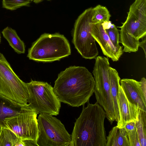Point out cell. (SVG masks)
I'll return each mask as SVG.
<instances>
[{
  "label": "cell",
  "instance_id": "6da1fadb",
  "mask_svg": "<svg viewBox=\"0 0 146 146\" xmlns=\"http://www.w3.org/2000/svg\"><path fill=\"white\" fill-rule=\"evenodd\" d=\"M95 86L94 77L87 68L71 66L58 74L53 88L61 102L78 107L89 101Z\"/></svg>",
  "mask_w": 146,
  "mask_h": 146
},
{
  "label": "cell",
  "instance_id": "7a4b0ae2",
  "mask_svg": "<svg viewBox=\"0 0 146 146\" xmlns=\"http://www.w3.org/2000/svg\"><path fill=\"white\" fill-rule=\"evenodd\" d=\"M87 103L74 123L70 146H106V112L97 102Z\"/></svg>",
  "mask_w": 146,
  "mask_h": 146
},
{
  "label": "cell",
  "instance_id": "3957f363",
  "mask_svg": "<svg viewBox=\"0 0 146 146\" xmlns=\"http://www.w3.org/2000/svg\"><path fill=\"white\" fill-rule=\"evenodd\" d=\"M123 51L136 52L139 40L146 35V0H135L130 6L126 20L119 27Z\"/></svg>",
  "mask_w": 146,
  "mask_h": 146
},
{
  "label": "cell",
  "instance_id": "277c9868",
  "mask_svg": "<svg viewBox=\"0 0 146 146\" xmlns=\"http://www.w3.org/2000/svg\"><path fill=\"white\" fill-rule=\"evenodd\" d=\"M70 54L69 43L64 35L45 33L33 44L27 57L35 61L47 62L59 60Z\"/></svg>",
  "mask_w": 146,
  "mask_h": 146
},
{
  "label": "cell",
  "instance_id": "5b68a950",
  "mask_svg": "<svg viewBox=\"0 0 146 146\" xmlns=\"http://www.w3.org/2000/svg\"><path fill=\"white\" fill-rule=\"evenodd\" d=\"M93 8L85 10L76 20L73 30L72 42L82 57L92 59L99 54L96 40L91 35L93 25Z\"/></svg>",
  "mask_w": 146,
  "mask_h": 146
},
{
  "label": "cell",
  "instance_id": "8992f818",
  "mask_svg": "<svg viewBox=\"0 0 146 146\" xmlns=\"http://www.w3.org/2000/svg\"><path fill=\"white\" fill-rule=\"evenodd\" d=\"M38 146H70L71 135L60 121L51 115L40 113L37 119Z\"/></svg>",
  "mask_w": 146,
  "mask_h": 146
},
{
  "label": "cell",
  "instance_id": "52a82bcc",
  "mask_svg": "<svg viewBox=\"0 0 146 146\" xmlns=\"http://www.w3.org/2000/svg\"><path fill=\"white\" fill-rule=\"evenodd\" d=\"M0 96L22 105L27 104V83L15 73L4 55L0 52Z\"/></svg>",
  "mask_w": 146,
  "mask_h": 146
},
{
  "label": "cell",
  "instance_id": "ba28073f",
  "mask_svg": "<svg viewBox=\"0 0 146 146\" xmlns=\"http://www.w3.org/2000/svg\"><path fill=\"white\" fill-rule=\"evenodd\" d=\"M28 90V104L39 113L52 115L59 114L61 102L53 87L47 82L31 80L26 83Z\"/></svg>",
  "mask_w": 146,
  "mask_h": 146
},
{
  "label": "cell",
  "instance_id": "9c48e42d",
  "mask_svg": "<svg viewBox=\"0 0 146 146\" xmlns=\"http://www.w3.org/2000/svg\"><path fill=\"white\" fill-rule=\"evenodd\" d=\"M38 113L27 104L22 107L17 114L5 119L2 127L13 132L19 140L36 143L38 132L37 116Z\"/></svg>",
  "mask_w": 146,
  "mask_h": 146
},
{
  "label": "cell",
  "instance_id": "30bf717a",
  "mask_svg": "<svg viewBox=\"0 0 146 146\" xmlns=\"http://www.w3.org/2000/svg\"><path fill=\"white\" fill-rule=\"evenodd\" d=\"M93 75L95 82L94 93L96 102L103 108L106 117L112 124L115 118L109 72L105 70H100L95 72Z\"/></svg>",
  "mask_w": 146,
  "mask_h": 146
},
{
  "label": "cell",
  "instance_id": "8fae6325",
  "mask_svg": "<svg viewBox=\"0 0 146 146\" xmlns=\"http://www.w3.org/2000/svg\"><path fill=\"white\" fill-rule=\"evenodd\" d=\"M120 84L127 98L137 105L139 109L146 112V80L140 81L132 79L120 80Z\"/></svg>",
  "mask_w": 146,
  "mask_h": 146
},
{
  "label": "cell",
  "instance_id": "7c38bea8",
  "mask_svg": "<svg viewBox=\"0 0 146 146\" xmlns=\"http://www.w3.org/2000/svg\"><path fill=\"white\" fill-rule=\"evenodd\" d=\"M91 35L99 44L104 55L113 61L119 60L123 53L122 47L117 48L114 46L102 23L93 25Z\"/></svg>",
  "mask_w": 146,
  "mask_h": 146
},
{
  "label": "cell",
  "instance_id": "4fadbf2b",
  "mask_svg": "<svg viewBox=\"0 0 146 146\" xmlns=\"http://www.w3.org/2000/svg\"><path fill=\"white\" fill-rule=\"evenodd\" d=\"M119 120L117 126L121 127L126 123L137 119L139 109L138 106L130 101L120 85L117 96Z\"/></svg>",
  "mask_w": 146,
  "mask_h": 146
},
{
  "label": "cell",
  "instance_id": "5bb4252c",
  "mask_svg": "<svg viewBox=\"0 0 146 146\" xmlns=\"http://www.w3.org/2000/svg\"><path fill=\"white\" fill-rule=\"evenodd\" d=\"M106 146H130L127 133L124 127H113L106 137Z\"/></svg>",
  "mask_w": 146,
  "mask_h": 146
},
{
  "label": "cell",
  "instance_id": "9a60e30c",
  "mask_svg": "<svg viewBox=\"0 0 146 146\" xmlns=\"http://www.w3.org/2000/svg\"><path fill=\"white\" fill-rule=\"evenodd\" d=\"M109 75L115 120L118 123L119 120V115L118 106L117 96L121 79L117 71L110 66L109 69Z\"/></svg>",
  "mask_w": 146,
  "mask_h": 146
},
{
  "label": "cell",
  "instance_id": "2e32d148",
  "mask_svg": "<svg viewBox=\"0 0 146 146\" xmlns=\"http://www.w3.org/2000/svg\"><path fill=\"white\" fill-rule=\"evenodd\" d=\"M23 106L0 96V125L1 127L5 119L18 113Z\"/></svg>",
  "mask_w": 146,
  "mask_h": 146
},
{
  "label": "cell",
  "instance_id": "e0dca14e",
  "mask_svg": "<svg viewBox=\"0 0 146 146\" xmlns=\"http://www.w3.org/2000/svg\"><path fill=\"white\" fill-rule=\"evenodd\" d=\"M2 33L4 37L16 52L19 54L25 53V44L14 29L7 27L3 30Z\"/></svg>",
  "mask_w": 146,
  "mask_h": 146
},
{
  "label": "cell",
  "instance_id": "ac0fdd59",
  "mask_svg": "<svg viewBox=\"0 0 146 146\" xmlns=\"http://www.w3.org/2000/svg\"><path fill=\"white\" fill-rule=\"evenodd\" d=\"M135 125L141 146H146V112L139 110Z\"/></svg>",
  "mask_w": 146,
  "mask_h": 146
},
{
  "label": "cell",
  "instance_id": "d6986e66",
  "mask_svg": "<svg viewBox=\"0 0 146 146\" xmlns=\"http://www.w3.org/2000/svg\"><path fill=\"white\" fill-rule=\"evenodd\" d=\"M111 16L109 11L105 6L98 5L93 8L92 20L93 24L109 21Z\"/></svg>",
  "mask_w": 146,
  "mask_h": 146
},
{
  "label": "cell",
  "instance_id": "ffe728a7",
  "mask_svg": "<svg viewBox=\"0 0 146 146\" xmlns=\"http://www.w3.org/2000/svg\"><path fill=\"white\" fill-rule=\"evenodd\" d=\"M19 140L15 134L10 130L2 127L0 132V146H15Z\"/></svg>",
  "mask_w": 146,
  "mask_h": 146
},
{
  "label": "cell",
  "instance_id": "44dd1931",
  "mask_svg": "<svg viewBox=\"0 0 146 146\" xmlns=\"http://www.w3.org/2000/svg\"><path fill=\"white\" fill-rule=\"evenodd\" d=\"M31 0H3L2 7L11 10L16 9L23 6H27Z\"/></svg>",
  "mask_w": 146,
  "mask_h": 146
},
{
  "label": "cell",
  "instance_id": "7402d4cb",
  "mask_svg": "<svg viewBox=\"0 0 146 146\" xmlns=\"http://www.w3.org/2000/svg\"><path fill=\"white\" fill-rule=\"evenodd\" d=\"M110 40L114 46L117 48L122 47L120 46V36L118 30L115 25L112 24L110 28L105 30Z\"/></svg>",
  "mask_w": 146,
  "mask_h": 146
},
{
  "label": "cell",
  "instance_id": "603a6c76",
  "mask_svg": "<svg viewBox=\"0 0 146 146\" xmlns=\"http://www.w3.org/2000/svg\"><path fill=\"white\" fill-rule=\"evenodd\" d=\"M127 133L130 146H141L136 129Z\"/></svg>",
  "mask_w": 146,
  "mask_h": 146
},
{
  "label": "cell",
  "instance_id": "cb8c5ba5",
  "mask_svg": "<svg viewBox=\"0 0 146 146\" xmlns=\"http://www.w3.org/2000/svg\"><path fill=\"white\" fill-rule=\"evenodd\" d=\"M135 121H133L126 124L123 127L127 132L136 129Z\"/></svg>",
  "mask_w": 146,
  "mask_h": 146
},
{
  "label": "cell",
  "instance_id": "d4e9b609",
  "mask_svg": "<svg viewBox=\"0 0 146 146\" xmlns=\"http://www.w3.org/2000/svg\"><path fill=\"white\" fill-rule=\"evenodd\" d=\"M142 41L140 42L139 47L140 46L141 47L143 50L145 56H146V36L142 38Z\"/></svg>",
  "mask_w": 146,
  "mask_h": 146
},
{
  "label": "cell",
  "instance_id": "484cf974",
  "mask_svg": "<svg viewBox=\"0 0 146 146\" xmlns=\"http://www.w3.org/2000/svg\"><path fill=\"white\" fill-rule=\"evenodd\" d=\"M111 24V22L110 21L104 22L102 23L103 28L105 30L110 29V28Z\"/></svg>",
  "mask_w": 146,
  "mask_h": 146
},
{
  "label": "cell",
  "instance_id": "4316f807",
  "mask_svg": "<svg viewBox=\"0 0 146 146\" xmlns=\"http://www.w3.org/2000/svg\"><path fill=\"white\" fill-rule=\"evenodd\" d=\"M26 146L25 142L24 141L19 140L15 144V146Z\"/></svg>",
  "mask_w": 146,
  "mask_h": 146
},
{
  "label": "cell",
  "instance_id": "83f0119b",
  "mask_svg": "<svg viewBox=\"0 0 146 146\" xmlns=\"http://www.w3.org/2000/svg\"><path fill=\"white\" fill-rule=\"evenodd\" d=\"M32 1H33L34 3H40L44 0H47V1H50L51 0H31Z\"/></svg>",
  "mask_w": 146,
  "mask_h": 146
},
{
  "label": "cell",
  "instance_id": "f1b7e54d",
  "mask_svg": "<svg viewBox=\"0 0 146 146\" xmlns=\"http://www.w3.org/2000/svg\"><path fill=\"white\" fill-rule=\"evenodd\" d=\"M1 127L0 125V132L1 131Z\"/></svg>",
  "mask_w": 146,
  "mask_h": 146
},
{
  "label": "cell",
  "instance_id": "f546056e",
  "mask_svg": "<svg viewBox=\"0 0 146 146\" xmlns=\"http://www.w3.org/2000/svg\"><path fill=\"white\" fill-rule=\"evenodd\" d=\"M1 35L0 34V43H1Z\"/></svg>",
  "mask_w": 146,
  "mask_h": 146
}]
</instances>
